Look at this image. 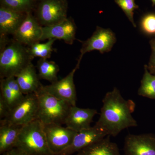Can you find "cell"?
I'll return each instance as SVG.
<instances>
[{"label":"cell","mask_w":155,"mask_h":155,"mask_svg":"<svg viewBox=\"0 0 155 155\" xmlns=\"http://www.w3.org/2000/svg\"><path fill=\"white\" fill-rule=\"evenodd\" d=\"M139 95L155 99V75L150 72L147 65L144 67V74L138 91Z\"/></svg>","instance_id":"obj_21"},{"label":"cell","mask_w":155,"mask_h":155,"mask_svg":"<svg viewBox=\"0 0 155 155\" xmlns=\"http://www.w3.org/2000/svg\"><path fill=\"white\" fill-rule=\"evenodd\" d=\"M151 1L152 2V6L153 7V6H155V0H151Z\"/></svg>","instance_id":"obj_30"},{"label":"cell","mask_w":155,"mask_h":155,"mask_svg":"<svg viewBox=\"0 0 155 155\" xmlns=\"http://www.w3.org/2000/svg\"><path fill=\"white\" fill-rule=\"evenodd\" d=\"M10 110L8 104L2 96L0 95V120L5 119Z\"/></svg>","instance_id":"obj_26"},{"label":"cell","mask_w":155,"mask_h":155,"mask_svg":"<svg viewBox=\"0 0 155 155\" xmlns=\"http://www.w3.org/2000/svg\"><path fill=\"white\" fill-rule=\"evenodd\" d=\"M43 126L48 144L54 155L69 147L77 133L67 127L58 124L43 125Z\"/></svg>","instance_id":"obj_9"},{"label":"cell","mask_w":155,"mask_h":155,"mask_svg":"<svg viewBox=\"0 0 155 155\" xmlns=\"http://www.w3.org/2000/svg\"><path fill=\"white\" fill-rule=\"evenodd\" d=\"M15 147L28 155H54L48 144L43 125L38 119L22 126Z\"/></svg>","instance_id":"obj_3"},{"label":"cell","mask_w":155,"mask_h":155,"mask_svg":"<svg viewBox=\"0 0 155 155\" xmlns=\"http://www.w3.org/2000/svg\"><path fill=\"white\" fill-rule=\"evenodd\" d=\"M56 40L55 39H50L45 43L38 42L27 47L31 57L32 59L35 57L46 59L50 58L53 51V45Z\"/></svg>","instance_id":"obj_22"},{"label":"cell","mask_w":155,"mask_h":155,"mask_svg":"<svg viewBox=\"0 0 155 155\" xmlns=\"http://www.w3.org/2000/svg\"><path fill=\"white\" fill-rule=\"evenodd\" d=\"M115 2L124 12L133 26L136 27L134 15V11L138 8L139 6L136 4L135 0H115Z\"/></svg>","instance_id":"obj_24"},{"label":"cell","mask_w":155,"mask_h":155,"mask_svg":"<svg viewBox=\"0 0 155 155\" xmlns=\"http://www.w3.org/2000/svg\"><path fill=\"white\" fill-rule=\"evenodd\" d=\"M13 36L15 40L24 45L30 46L41 41L42 36V26L30 12H28Z\"/></svg>","instance_id":"obj_11"},{"label":"cell","mask_w":155,"mask_h":155,"mask_svg":"<svg viewBox=\"0 0 155 155\" xmlns=\"http://www.w3.org/2000/svg\"><path fill=\"white\" fill-rule=\"evenodd\" d=\"M15 78L24 95L36 93L42 86L35 67L31 62L19 72Z\"/></svg>","instance_id":"obj_16"},{"label":"cell","mask_w":155,"mask_h":155,"mask_svg":"<svg viewBox=\"0 0 155 155\" xmlns=\"http://www.w3.org/2000/svg\"><path fill=\"white\" fill-rule=\"evenodd\" d=\"M107 135L105 130L95 125L77 132L71 144L55 155H72Z\"/></svg>","instance_id":"obj_10"},{"label":"cell","mask_w":155,"mask_h":155,"mask_svg":"<svg viewBox=\"0 0 155 155\" xmlns=\"http://www.w3.org/2000/svg\"><path fill=\"white\" fill-rule=\"evenodd\" d=\"M110 137V135L107 136L81 150L75 155H122L118 145L111 141Z\"/></svg>","instance_id":"obj_19"},{"label":"cell","mask_w":155,"mask_h":155,"mask_svg":"<svg viewBox=\"0 0 155 155\" xmlns=\"http://www.w3.org/2000/svg\"><path fill=\"white\" fill-rule=\"evenodd\" d=\"M42 87L36 93L39 103L36 119L39 120L44 125L51 124L65 125L72 106L67 102L45 91L42 89Z\"/></svg>","instance_id":"obj_4"},{"label":"cell","mask_w":155,"mask_h":155,"mask_svg":"<svg viewBox=\"0 0 155 155\" xmlns=\"http://www.w3.org/2000/svg\"><path fill=\"white\" fill-rule=\"evenodd\" d=\"M32 58L25 46L14 39L1 45L0 77H16L31 63Z\"/></svg>","instance_id":"obj_2"},{"label":"cell","mask_w":155,"mask_h":155,"mask_svg":"<svg viewBox=\"0 0 155 155\" xmlns=\"http://www.w3.org/2000/svg\"><path fill=\"white\" fill-rule=\"evenodd\" d=\"M140 28L143 33L147 35H155V13L146 14L140 21Z\"/></svg>","instance_id":"obj_25"},{"label":"cell","mask_w":155,"mask_h":155,"mask_svg":"<svg viewBox=\"0 0 155 155\" xmlns=\"http://www.w3.org/2000/svg\"><path fill=\"white\" fill-rule=\"evenodd\" d=\"M39 78L48 81L51 83L58 81V75L60 68L54 61L40 58L37 64Z\"/></svg>","instance_id":"obj_20"},{"label":"cell","mask_w":155,"mask_h":155,"mask_svg":"<svg viewBox=\"0 0 155 155\" xmlns=\"http://www.w3.org/2000/svg\"><path fill=\"white\" fill-rule=\"evenodd\" d=\"M38 106L36 93L25 95L23 100L11 109L8 117L3 120L14 125L23 126L37 119Z\"/></svg>","instance_id":"obj_5"},{"label":"cell","mask_w":155,"mask_h":155,"mask_svg":"<svg viewBox=\"0 0 155 155\" xmlns=\"http://www.w3.org/2000/svg\"><path fill=\"white\" fill-rule=\"evenodd\" d=\"M102 101L99 119L95 125L105 130L108 135L116 137L126 128L137 126L132 115L135 103L125 99L117 87L107 93Z\"/></svg>","instance_id":"obj_1"},{"label":"cell","mask_w":155,"mask_h":155,"mask_svg":"<svg viewBox=\"0 0 155 155\" xmlns=\"http://www.w3.org/2000/svg\"><path fill=\"white\" fill-rule=\"evenodd\" d=\"M153 75H155V74H153Z\"/></svg>","instance_id":"obj_31"},{"label":"cell","mask_w":155,"mask_h":155,"mask_svg":"<svg viewBox=\"0 0 155 155\" xmlns=\"http://www.w3.org/2000/svg\"><path fill=\"white\" fill-rule=\"evenodd\" d=\"M26 14L1 6L0 8V41L8 39L7 36L14 35L25 19Z\"/></svg>","instance_id":"obj_14"},{"label":"cell","mask_w":155,"mask_h":155,"mask_svg":"<svg viewBox=\"0 0 155 155\" xmlns=\"http://www.w3.org/2000/svg\"><path fill=\"white\" fill-rule=\"evenodd\" d=\"M3 155H28L23 151L17 148H13L12 149L5 152L3 154Z\"/></svg>","instance_id":"obj_28"},{"label":"cell","mask_w":155,"mask_h":155,"mask_svg":"<svg viewBox=\"0 0 155 155\" xmlns=\"http://www.w3.org/2000/svg\"><path fill=\"white\" fill-rule=\"evenodd\" d=\"M67 0H43L39 5L37 19L42 26L54 25L67 19Z\"/></svg>","instance_id":"obj_6"},{"label":"cell","mask_w":155,"mask_h":155,"mask_svg":"<svg viewBox=\"0 0 155 155\" xmlns=\"http://www.w3.org/2000/svg\"><path fill=\"white\" fill-rule=\"evenodd\" d=\"M81 61V60H78L75 68L66 77L50 85H43L42 89L56 97L67 102L72 106H76L77 95L74 76L76 70L79 68Z\"/></svg>","instance_id":"obj_7"},{"label":"cell","mask_w":155,"mask_h":155,"mask_svg":"<svg viewBox=\"0 0 155 155\" xmlns=\"http://www.w3.org/2000/svg\"><path fill=\"white\" fill-rule=\"evenodd\" d=\"M151 49V54L147 67L150 72L153 74L155 73V48H152Z\"/></svg>","instance_id":"obj_27"},{"label":"cell","mask_w":155,"mask_h":155,"mask_svg":"<svg viewBox=\"0 0 155 155\" xmlns=\"http://www.w3.org/2000/svg\"><path fill=\"white\" fill-rule=\"evenodd\" d=\"M23 126L14 125L5 120L0 121V153L15 147Z\"/></svg>","instance_id":"obj_18"},{"label":"cell","mask_w":155,"mask_h":155,"mask_svg":"<svg viewBox=\"0 0 155 155\" xmlns=\"http://www.w3.org/2000/svg\"><path fill=\"white\" fill-rule=\"evenodd\" d=\"M97 112L90 108H80L72 106L65 122L66 127L78 132L91 127V123Z\"/></svg>","instance_id":"obj_15"},{"label":"cell","mask_w":155,"mask_h":155,"mask_svg":"<svg viewBox=\"0 0 155 155\" xmlns=\"http://www.w3.org/2000/svg\"><path fill=\"white\" fill-rule=\"evenodd\" d=\"M76 25L73 19L67 18L63 21L49 26H42L41 40L50 39L62 40L71 45L75 40Z\"/></svg>","instance_id":"obj_13"},{"label":"cell","mask_w":155,"mask_h":155,"mask_svg":"<svg viewBox=\"0 0 155 155\" xmlns=\"http://www.w3.org/2000/svg\"><path fill=\"white\" fill-rule=\"evenodd\" d=\"M125 155H155V135L128 134L124 143Z\"/></svg>","instance_id":"obj_12"},{"label":"cell","mask_w":155,"mask_h":155,"mask_svg":"<svg viewBox=\"0 0 155 155\" xmlns=\"http://www.w3.org/2000/svg\"><path fill=\"white\" fill-rule=\"evenodd\" d=\"M0 87V95L7 103L10 110L17 105L25 96L14 76L1 78Z\"/></svg>","instance_id":"obj_17"},{"label":"cell","mask_w":155,"mask_h":155,"mask_svg":"<svg viewBox=\"0 0 155 155\" xmlns=\"http://www.w3.org/2000/svg\"><path fill=\"white\" fill-rule=\"evenodd\" d=\"M1 6L24 14L30 12L32 0H1Z\"/></svg>","instance_id":"obj_23"},{"label":"cell","mask_w":155,"mask_h":155,"mask_svg":"<svg viewBox=\"0 0 155 155\" xmlns=\"http://www.w3.org/2000/svg\"><path fill=\"white\" fill-rule=\"evenodd\" d=\"M116 42L115 33L110 28L97 26L90 38L82 42L79 60L86 53L96 50L101 54L110 51Z\"/></svg>","instance_id":"obj_8"},{"label":"cell","mask_w":155,"mask_h":155,"mask_svg":"<svg viewBox=\"0 0 155 155\" xmlns=\"http://www.w3.org/2000/svg\"><path fill=\"white\" fill-rule=\"evenodd\" d=\"M151 48H155V38L153 39L150 41Z\"/></svg>","instance_id":"obj_29"}]
</instances>
